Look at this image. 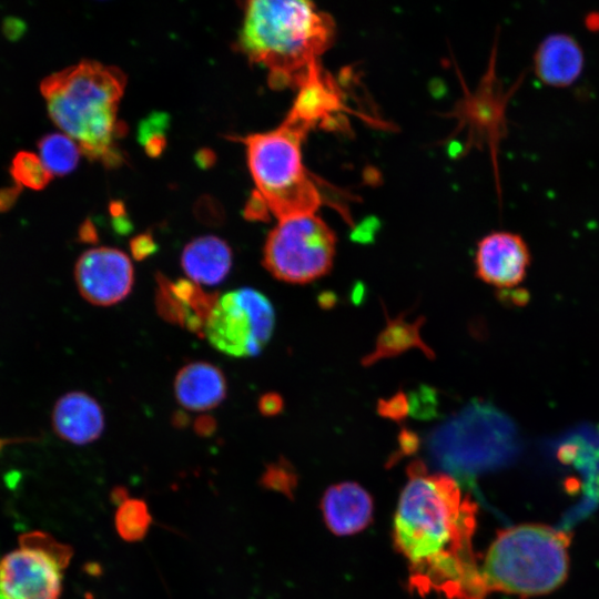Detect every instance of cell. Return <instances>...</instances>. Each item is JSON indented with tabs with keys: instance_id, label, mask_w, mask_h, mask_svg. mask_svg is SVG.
Segmentation results:
<instances>
[{
	"instance_id": "cell-1",
	"label": "cell",
	"mask_w": 599,
	"mask_h": 599,
	"mask_svg": "<svg viewBox=\"0 0 599 599\" xmlns=\"http://www.w3.org/2000/svg\"><path fill=\"white\" fill-rule=\"evenodd\" d=\"M407 474L393 536L408 564L410 588L447 599H486L489 591L473 550L476 504L451 476L429 474L420 460L410 463Z\"/></svg>"
},
{
	"instance_id": "cell-2",
	"label": "cell",
	"mask_w": 599,
	"mask_h": 599,
	"mask_svg": "<svg viewBox=\"0 0 599 599\" xmlns=\"http://www.w3.org/2000/svg\"><path fill=\"white\" fill-rule=\"evenodd\" d=\"M335 34L333 18L311 1L245 3L237 48L268 71L273 89H301L323 75L321 55Z\"/></svg>"
},
{
	"instance_id": "cell-3",
	"label": "cell",
	"mask_w": 599,
	"mask_h": 599,
	"mask_svg": "<svg viewBox=\"0 0 599 599\" xmlns=\"http://www.w3.org/2000/svg\"><path fill=\"white\" fill-rule=\"evenodd\" d=\"M125 82L115 67L82 61L50 74L40 85L51 120L83 154L106 166L122 161L115 142L124 125L116 113Z\"/></svg>"
},
{
	"instance_id": "cell-4",
	"label": "cell",
	"mask_w": 599,
	"mask_h": 599,
	"mask_svg": "<svg viewBox=\"0 0 599 599\" xmlns=\"http://www.w3.org/2000/svg\"><path fill=\"white\" fill-rule=\"evenodd\" d=\"M570 540L568 532L540 524L499 531L481 568L488 591L529 598L556 590L568 576Z\"/></svg>"
},
{
	"instance_id": "cell-5",
	"label": "cell",
	"mask_w": 599,
	"mask_h": 599,
	"mask_svg": "<svg viewBox=\"0 0 599 599\" xmlns=\"http://www.w3.org/2000/svg\"><path fill=\"white\" fill-rule=\"evenodd\" d=\"M311 128L287 114L276 129L242 139L255 195L278 221L316 213L321 193L306 170L302 142Z\"/></svg>"
},
{
	"instance_id": "cell-6",
	"label": "cell",
	"mask_w": 599,
	"mask_h": 599,
	"mask_svg": "<svg viewBox=\"0 0 599 599\" xmlns=\"http://www.w3.org/2000/svg\"><path fill=\"white\" fill-rule=\"evenodd\" d=\"M427 445L435 465L460 485L507 463L516 448L515 430L496 408L473 402L434 429Z\"/></svg>"
},
{
	"instance_id": "cell-7",
	"label": "cell",
	"mask_w": 599,
	"mask_h": 599,
	"mask_svg": "<svg viewBox=\"0 0 599 599\" xmlns=\"http://www.w3.org/2000/svg\"><path fill=\"white\" fill-rule=\"evenodd\" d=\"M337 237L316 213L278 221L263 248V266L277 280L307 284L326 275L334 262Z\"/></svg>"
},
{
	"instance_id": "cell-8",
	"label": "cell",
	"mask_w": 599,
	"mask_h": 599,
	"mask_svg": "<svg viewBox=\"0 0 599 599\" xmlns=\"http://www.w3.org/2000/svg\"><path fill=\"white\" fill-rule=\"evenodd\" d=\"M275 313L261 292L242 287L217 297L203 328L209 343L236 358L258 355L271 339Z\"/></svg>"
},
{
	"instance_id": "cell-9",
	"label": "cell",
	"mask_w": 599,
	"mask_h": 599,
	"mask_svg": "<svg viewBox=\"0 0 599 599\" xmlns=\"http://www.w3.org/2000/svg\"><path fill=\"white\" fill-rule=\"evenodd\" d=\"M74 280L85 301L98 306H110L130 294L134 271L124 252L97 247L80 255L74 267Z\"/></svg>"
},
{
	"instance_id": "cell-10",
	"label": "cell",
	"mask_w": 599,
	"mask_h": 599,
	"mask_svg": "<svg viewBox=\"0 0 599 599\" xmlns=\"http://www.w3.org/2000/svg\"><path fill=\"white\" fill-rule=\"evenodd\" d=\"M63 570L49 555L20 547L0 559V591L7 599H60Z\"/></svg>"
},
{
	"instance_id": "cell-11",
	"label": "cell",
	"mask_w": 599,
	"mask_h": 599,
	"mask_svg": "<svg viewBox=\"0 0 599 599\" xmlns=\"http://www.w3.org/2000/svg\"><path fill=\"white\" fill-rule=\"evenodd\" d=\"M530 261L529 247L519 234L491 232L477 244L476 275L489 285L510 290L524 281Z\"/></svg>"
},
{
	"instance_id": "cell-12",
	"label": "cell",
	"mask_w": 599,
	"mask_h": 599,
	"mask_svg": "<svg viewBox=\"0 0 599 599\" xmlns=\"http://www.w3.org/2000/svg\"><path fill=\"white\" fill-rule=\"evenodd\" d=\"M51 424L55 435L64 441L87 445L103 433L104 415L92 396L74 390L65 393L55 402Z\"/></svg>"
},
{
	"instance_id": "cell-13",
	"label": "cell",
	"mask_w": 599,
	"mask_h": 599,
	"mask_svg": "<svg viewBox=\"0 0 599 599\" xmlns=\"http://www.w3.org/2000/svg\"><path fill=\"white\" fill-rule=\"evenodd\" d=\"M321 508L324 522L333 534L349 536L364 530L372 522L374 504L361 485L343 481L325 490Z\"/></svg>"
},
{
	"instance_id": "cell-14",
	"label": "cell",
	"mask_w": 599,
	"mask_h": 599,
	"mask_svg": "<svg viewBox=\"0 0 599 599\" xmlns=\"http://www.w3.org/2000/svg\"><path fill=\"white\" fill-rule=\"evenodd\" d=\"M216 300V295L206 294L197 284L185 280L172 283L162 277L156 292V307L162 317L194 332H203Z\"/></svg>"
},
{
	"instance_id": "cell-15",
	"label": "cell",
	"mask_w": 599,
	"mask_h": 599,
	"mask_svg": "<svg viewBox=\"0 0 599 599\" xmlns=\"http://www.w3.org/2000/svg\"><path fill=\"white\" fill-rule=\"evenodd\" d=\"M583 65L585 55L580 44L566 33L549 34L534 54L535 73L549 87L571 85L580 77Z\"/></svg>"
},
{
	"instance_id": "cell-16",
	"label": "cell",
	"mask_w": 599,
	"mask_h": 599,
	"mask_svg": "<svg viewBox=\"0 0 599 599\" xmlns=\"http://www.w3.org/2000/svg\"><path fill=\"white\" fill-rule=\"evenodd\" d=\"M177 403L192 412H204L219 406L226 396L223 372L206 362H193L183 366L174 379Z\"/></svg>"
},
{
	"instance_id": "cell-17",
	"label": "cell",
	"mask_w": 599,
	"mask_h": 599,
	"mask_svg": "<svg viewBox=\"0 0 599 599\" xmlns=\"http://www.w3.org/2000/svg\"><path fill=\"white\" fill-rule=\"evenodd\" d=\"M181 265L193 283L215 285L221 283L231 270L232 251L220 237L201 236L184 247Z\"/></svg>"
},
{
	"instance_id": "cell-18",
	"label": "cell",
	"mask_w": 599,
	"mask_h": 599,
	"mask_svg": "<svg viewBox=\"0 0 599 599\" xmlns=\"http://www.w3.org/2000/svg\"><path fill=\"white\" fill-rule=\"evenodd\" d=\"M384 314L386 326L378 334L374 349L362 358L363 366L369 367L382 359L395 357L412 348L420 349L429 359L435 358L434 351L423 341L420 335L422 326L426 322L424 316L408 323L405 319L407 312L390 318L384 307Z\"/></svg>"
},
{
	"instance_id": "cell-19",
	"label": "cell",
	"mask_w": 599,
	"mask_h": 599,
	"mask_svg": "<svg viewBox=\"0 0 599 599\" xmlns=\"http://www.w3.org/2000/svg\"><path fill=\"white\" fill-rule=\"evenodd\" d=\"M81 150L77 142L64 133H52L39 142V156L52 176L65 175L78 164Z\"/></svg>"
},
{
	"instance_id": "cell-20",
	"label": "cell",
	"mask_w": 599,
	"mask_h": 599,
	"mask_svg": "<svg viewBox=\"0 0 599 599\" xmlns=\"http://www.w3.org/2000/svg\"><path fill=\"white\" fill-rule=\"evenodd\" d=\"M152 524L146 502L139 498H128L118 506L114 525L118 535L128 542L142 540Z\"/></svg>"
},
{
	"instance_id": "cell-21",
	"label": "cell",
	"mask_w": 599,
	"mask_h": 599,
	"mask_svg": "<svg viewBox=\"0 0 599 599\" xmlns=\"http://www.w3.org/2000/svg\"><path fill=\"white\" fill-rule=\"evenodd\" d=\"M11 174L18 186L32 190L45 187L53 177L45 169L40 156L28 151L19 152L13 158Z\"/></svg>"
},
{
	"instance_id": "cell-22",
	"label": "cell",
	"mask_w": 599,
	"mask_h": 599,
	"mask_svg": "<svg viewBox=\"0 0 599 599\" xmlns=\"http://www.w3.org/2000/svg\"><path fill=\"white\" fill-rule=\"evenodd\" d=\"M20 547L42 551L55 559L65 569L73 556V549L54 539L50 534L32 531L19 537Z\"/></svg>"
},
{
	"instance_id": "cell-23",
	"label": "cell",
	"mask_w": 599,
	"mask_h": 599,
	"mask_svg": "<svg viewBox=\"0 0 599 599\" xmlns=\"http://www.w3.org/2000/svg\"><path fill=\"white\" fill-rule=\"evenodd\" d=\"M260 483L263 488L292 497L296 486V474L290 463L281 458L266 466Z\"/></svg>"
},
{
	"instance_id": "cell-24",
	"label": "cell",
	"mask_w": 599,
	"mask_h": 599,
	"mask_svg": "<svg viewBox=\"0 0 599 599\" xmlns=\"http://www.w3.org/2000/svg\"><path fill=\"white\" fill-rule=\"evenodd\" d=\"M164 115H155L145 121V124L142 125L140 135L141 142L144 144L146 152L156 156L161 153L164 148L165 139L163 134L165 123Z\"/></svg>"
},
{
	"instance_id": "cell-25",
	"label": "cell",
	"mask_w": 599,
	"mask_h": 599,
	"mask_svg": "<svg viewBox=\"0 0 599 599\" xmlns=\"http://www.w3.org/2000/svg\"><path fill=\"white\" fill-rule=\"evenodd\" d=\"M409 412L415 417L428 419L437 416L438 399L436 390L427 386H422L410 394Z\"/></svg>"
},
{
	"instance_id": "cell-26",
	"label": "cell",
	"mask_w": 599,
	"mask_h": 599,
	"mask_svg": "<svg viewBox=\"0 0 599 599\" xmlns=\"http://www.w3.org/2000/svg\"><path fill=\"white\" fill-rule=\"evenodd\" d=\"M409 413V400L403 390L377 402V414L394 422H402Z\"/></svg>"
},
{
	"instance_id": "cell-27",
	"label": "cell",
	"mask_w": 599,
	"mask_h": 599,
	"mask_svg": "<svg viewBox=\"0 0 599 599\" xmlns=\"http://www.w3.org/2000/svg\"><path fill=\"white\" fill-rule=\"evenodd\" d=\"M257 406L263 416L272 417L283 410L284 402L280 394L270 392L261 396Z\"/></svg>"
},
{
	"instance_id": "cell-28",
	"label": "cell",
	"mask_w": 599,
	"mask_h": 599,
	"mask_svg": "<svg viewBox=\"0 0 599 599\" xmlns=\"http://www.w3.org/2000/svg\"><path fill=\"white\" fill-rule=\"evenodd\" d=\"M132 255L136 260H143L156 250L155 242L150 234H141L134 237L130 243Z\"/></svg>"
},
{
	"instance_id": "cell-29",
	"label": "cell",
	"mask_w": 599,
	"mask_h": 599,
	"mask_svg": "<svg viewBox=\"0 0 599 599\" xmlns=\"http://www.w3.org/2000/svg\"><path fill=\"white\" fill-rule=\"evenodd\" d=\"M419 437L413 430L403 428L398 436L399 453L395 454V458L415 453L419 447Z\"/></svg>"
},
{
	"instance_id": "cell-30",
	"label": "cell",
	"mask_w": 599,
	"mask_h": 599,
	"mask_svg": "<svg viewBox=\"0 0 599 599\" xmlns=\"http://www.w3.org/2000/svg\"><path fill=\"white\" fill-rule=\"evenodd\" d=\"M216 429V422L210 416H201L194 422V430L199 436H211Z\"/></svg>"
},
{
	"instance_id": "cell-31",
	"label": "cell",
	"mask_w": 599,
	"mask_h": 599,
	"mask_svg": "<svg viewBox=\"0 0 599 599\" xmlns=\"http://www.w3.org/2000/svg\"><path fill=\"white\" fill-rule=\"evenodd\" d=\"M19 187H7L0 190V212L7 211L12 206L19 194Z\"/></svg>"
},
{
	"instance_id": "cell-32",
	"label": "cell",
	"mask_w": 599,
	"mask_h": 599,
	"mask_svg": "<svg viewBox=\"0 0 599 599\" xmlns=\"http://www.w3.org/2000/svg\"><path fill=\"white\" fill-rule=\"evenodd\" d=\"M129 498L128 490L124 487H114L111 491V500L115 505H120Z\"/></svg>"
},
{
	"instance_id": "cell-33",
	"label": "cell",
	"mask_w": 599,
	"mask_h": 599,
	"mask_svg": "<svg viewBox=\"0 0 599 599\" xmlns=\"http://www.w3.org/2000/svg\"><path fill=\"white\" fill-rule=\"evenodd\" d=\"M80 235L83 241H92L95 238V232L91 224L84 223L80 230Z\"/></svg>"
},
{
	"instance_id": "cell-34",
	"label": "cell",
	"mask_w": 599,
	"mask_h": 599,
	"mask_svg": "<svg viewBox=\"0 0 599 599\" xmlns=\"http://www.w3.org/2000/svg\"><path fill=\"white\" fill-rule=\"evenodd\" d=\"M13 439H0V450L9 443H13Z\"/></svg>"
},
{
	"instance_id": "cell-35",
	"label": "cell",
	"mask_w": 599,
	"mask_h": 599,
	"mask_svg": "<svg viewBox=\"0 0 599 599\" xmlns=\"http://www.w3.org/2000/svg\"><path fill=\"white\" fill-rule=\"evenodd\" d=\"M0 599H7V597L0 591Z\"/></svg>"
}]
</instances>
